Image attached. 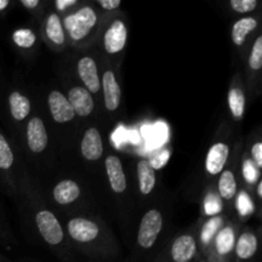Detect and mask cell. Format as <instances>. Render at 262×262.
Wrapping results in <instances>:
<instances>
[{
  "instance_id": "f1b7e54d",
  "label": "cell",
  "mask_w": 262,
  "mask_h": 262,
  "mask_svg": "<svg viewBox=\"0 0 262 262\" xmlns=\"http://www.w3.org/2000/svg\"><path fill=\"white\" fill-rule=\"evenodd\" d=\"M237 209L242 216H247V215L252 214L255 207H253V201L246 191H242L238 194L237 199Z\"/></svg>"
},
{
  "instance_id": "9a60e30c",
  "label": "cell",
  "mask_w": 262,
  "mask_h": 262,
  "mask_svg": "<svg viewBox=\"0 0 262 262\" xmlns=\"http://www.w3.org/2000/svg\"><path fill=\"white\" fill-rule=\"evenodd\" d=\"M81 194V188H79L78 183L71 179H66L61 181L54 187L53 196L54 200L58 202L59 205H69L72 202L76 201Z\"/></svg>"
},
{
  "instance_id": "1f68e13d",
  "label": "cell",
  "mask_w": 262,
  "mask_h": 262,
  "mask_svg": "<svg viewBox=\"0 0 262 262\" xmlns=\"http://www.w3.org/2000/svg\"><path fill=\"white\" fill-rule=\"evenodd\" d=\"M243 176L248 183H255L258 178L257 166L253 164L252 160H246L243 164Z\"/></svg>"
},
{
  "instance_id": "5bb4252c",
  "label": "cell",
  "mask_w": 262,
  "mask_h": 262,
  "mask_svg": "<svg viewBox=\"0 0 262 262\" xmlns=\"http://www.w3.org/2000/svg\"><path fill=\"white\" fill-rule=\"evenodd\" d=\"M102 91H104L105 107L109 112H115L120 104V87L115 74L112 71H106L102 76Z\"/></svg>"
},
{
  "instance_id": "7c38bea8",
  "label": "cell",
  "mask_w": 262,
  "mask_h": 262,
  "mask_svg": "<svg viewBox=\"0 0 262 262\" xmlns=\"http://www.w3.org/2000/svg\"><path fill=\"white\" fill-rule=\"evenodd\" d=\"M229 146L224 142H217L210 147L206 156V170L211 176H216L224 170V166L229 158Z\"/></svg>"
},
{
  "instance_id": "7402d4cb",
  "label": "cell",
  "mask_w": 262,
  "mask_h": 262,
  "mask_svg": "<svg viewBox=\"0 0 262 262\" xmlns=\"http://www.w3.org/2000/svg\"><path fill=\"white\" fill-rule=\"evenodd\" d=\"M46 35L55 45H63L64 40H66L61 20L55 13L49 15L48 19H46Z\"/></svg>"
},
{
  "instance_id": "484cf974",
  "label": "cell",
  "mask_w": 262,
  "mask_h": 262,
  "mask_svg": "<svg viewBox=\"0 0 262 262\" xmlns=\"http://www.w3.org/2000/svg\"><path fill=\"white\" fill-rule=\"evenodd\" d=\"M13 41L15 45L23 49H30L35 45L36 36L31 30H26V28H20L13 32Z\"/></svg>"
},
{
  "instance_id": "74e56055",
  "label": "cell",
  "mask_w": 262,
  "mask_h": 262,
  "mask_svg": "<svg viewBox=\"0 0 262 262\" xmlns=\"http://www.w3.org/2000/svg\"><path fill=\"white\" fill-rule=\"evenodd\" d=\"M257 196L260 197V199L262 197V182H260L257 186Z\"/></svg>"
},
{
  "instance_id": "ba28073f",
  "label": "cell",
  "mask_w": 262,
  "mask_h": 262,
  "mask_svg": "<svg viewBox=\"0 0 262 262\" xmlns=\"http://www.w3.org/2000/svg\"><path fill=\"white\" fill-rule=\"evenodd\" d=\"M77 71H78L82 82L86 86L84 89L90 94H96V92H99L101 83H100L99 73H97L96 61L91 56H83V58L79 59L78 64H77Z\"/></svg>"
},
{
  "instance_id": "6da1fadb",
  "label": "cell",
  "mask_w": 262,
  "mask_h": 262,
  "mask_svg": "<svg viewBox=\"0 0 262 262\" xmlns=\"http://www.w3.org/2000/svg\"><path fill=\"white\" fill-rule=\"evenodd\" d=\"M97 22L96 12L91 7H83L78 12L68 15L64 19V27L72 40L79 41L86 37Z\"/></svg>"
},
{
  "instance_id": "52a82bcc",
  "label": "cell",
  "mask_w": 262,
  "mask_h": 262,
  "mask_svg": "<svg viewBox=\"0 0 262 262\" xmlns=\"http://www.w3.org/2000/svg\"><path fill=\"white\" fill-rule=\"evenodd\" d=\"M68 101L73 109L74 114L78 115V117H89L94 112V99L84 87L76 86L69 90Z\"/></svg>"
},
{
  "instance_id": "4dcf8cb0",
  "label": "cell",
  "mask_w": 262,
  "mask_h": 262,
  "mask_svg": "<svg viewBox=\"0 0 262 262\" xmlns=\"http://www.w3.org/2000/svg\"><path fill=\"white\" fill-rule=\"evenodd\" d=\"M257 0H232L230 7L237 13H248L252 12L257 8Z\"/></svg>"
},
{
  "instance_id": "3957f363",
  "label": "cell",
  "mask_w": 262,
  "mask_h": 262,
  "mask_svg": "<svg viewBox=\"0 0 262 262\" xmlns=\"http://www.w3.org/2000/svg\"><path fill=\"white\" fill-rule=\"evenodd\" d=\"M36 224L38 232L42 235L46 243L51 246H58L64 238L63 229L55 215L49 210H41L36 214Z\"/></svg>"
},
{
  "instance_id": "4316f807",
  "label": "cell",
  "mask_w": 262,
  "mask_h": 262,
  "mask_svg": "<svg viewBox=\"0 0 262 262\" xmlns=\"http://www.w3.org/2000/svg\"><path fill=\"white\" fill-rule=\"evenodd\" d=\"M204 210L205 214H206L207 216H217V214H220L223 210V204L219 194L214 193V192H210V193L205 197Z\"/></svg>"
},
{
  "instance_id": "d6986e66",
  "label": "cell",
  "mask_w": 262,
  "mask_h": 262,
  "mask_svg": "<svg viewBox=\"0 0 262 262\" xmlns=\"http://www.w3.org/2000/svg\"><path fill=\"white\" fill-rule=\"evenodd\" d=\"M235 233L232 227H224L217 232L215 238V248L220 256H225L234 250Z\"/></svg>"
},
{
  "instance_id": "e0dca14e",
  "label": "cell",
  "mask_w": 262,
  "mask_h": 262,
  "mask_svg": "<svg viewBox=\"0 0 262 262\" xmlns=\"http://www.w3.org/2000/svg\"><path fill=\"white\" fill-rule=\"evenodd\" d=\"M9 110L12 117L15 120L20 122V120L26 119L28 117L31 112V102L25 95H22L20 92L14 91L9 95Z\"/></svg>"
},
{
  "instance_id": "30bf717a",
  "label": "cell",
  "mask_w": 262,
  "mask_h": 262,
  "mask_svg": "<svg viewBox=\"0 0 262 262\" xmlns=\"http://www.w3.org/2000/svg\"><path fill=\"white\" fill-rule=\"evenodd\" d=\"M27 143L32 152L40 154L48 146V132L40 118L35 117L27 124Z\"/></svg>"
},
{
  "instance_id": "8fae6325",
  "label": "cell",
  "mask_w": 262,
  "mask_h": 262,
  "mask_svg": "<svg viewBox=\"0 0 262 262\" xmlns=\"http://www.w3.org/2000/svg\"><path fill=\"white\" fill-rule=\"evenodd\" d=\"M105 169L113 191L115 193H123L127 189V179L120 159L115 155L107 156L105 160Z\"/></svg>"
},
{
  "instance_id": "8992f818",
  "label": "cell",
  "mask_w": 262,
  "mask_h": 262,
  "mask_svg": "<svg viewBox=\"0 0 262 262\" xmlns=\"http://www.w3.org/2000/svg\"><path fill=\"white\" fill-rule=\"evenodd\" d=\"M48 102L51 117L56 123H68L76 117L68 99L60 91L50 92Z\"/></svg>"
},
{
  "instance_id": "9c48e42d",
  "label": "cell",
  "mask_w": 262,
  "mask_h": 262,
  "mask_svg": "<svg viewBox=\"0 0 262 262\" xmlns=\"http://www.w3.org/2000/svg\"><path fill=\"white\" fill-rule=\"evenodd\" d=\"M81 152L82 156L90 161H96L101 158L104 154V145L99 129L92 127L84 132L81 142Z\"/></svg>"
},
{
  "instance_id": "7a4b0ae2",
  "label": "cell",
  "mask_w": 262,
  "mask_h": 262,
  "mask_svg": "<svg viewBox=\"0 0 262 262\" xmlns=\"http://www.w3.org/2000/svg\"><path fill=\"white\" fill-rule=\"evenodd\" d=\"M163 229V215L159 210L154 209L146 212L141 220L138 229L137 242L145 250L152 247Z\"/></svg>"
},
{
  "instance_id": "5b68a950",
  "label": "cell",
  "mask_w": 262,
  "mask_h": 262,
  "mask_svg": "<svg viewBox=\"0 0 262 262\" xmlns=\"http://www.w3.org/2000/svg\"><path fill=\"white\" fill-rule=\"evenodd\" d=\"M68 233L77 242L89 243L99 237L100 229L91 220L74 217L68 223Z\"/></svg>"
},
{
  "instance_id": "277c9868",
  "label": "cell",
  "mask_w": 262,
  "mask_h": 262,
  "mask_svg": "<svg viewBox=\"0 0 262 262\" xmlns=\"http://www.w3.org/2000/svg\"><path fill=\"white\" fill-rule=\"evenodd\" d=\"M127 26L123 20L117 19L112 23L104 35L105 50L109 54H118L124 49L127 43Z\"/></svg>"
},
{
  "instance_id": "2e32d148",
  "label": "cell",
  "mask_w": 262,
  "mask_h": 262,
  "mask_svg": "<svg viewBox=\"0 0 262 262\" xmlns=\"http://www.w3.org/2000/svg\"><path fill=\"white\" fill-rule=\"evenodd\" d=\"M138 183H140V191L142 194H150L155 188L156 176L155 170L150 166L147 160H141L137 164Z\"/></svg>"
},
{
  "instance_id": "e575fe53",
  "label": "cell",
  "mask_w": 262,
  "mask_h": 262,
  "mask_svg": "<svg viewBox=\"0 0 262 262\" xmlns=\"http://www.w3.org/2000/svg\"><path fill=\"white\" fill-rule=\"evenodd\" d=\"M76 0H56L55 5L59 10H64L67 7H72L76 4Z\"/></svg>"
},
{
  "instance_id": "d6a6232c",
  "label": "cell",
  "mask_w": 262,
  "mask_h": 262,
  "mask_svg": "<svg viewBox=\"0 0 262 262\" xmlns=\"http://www.w3.org/2000/svg\"><path fill=\"white\" fill-rule=\"evenodd\" d=\"M252 159H253V164H255L257 168H261L262 166V143L261 142H257L253 145Z\"/></svg>"
},
{
  "instance_id": "cb8c5ba5",
  "label": "cell",
  "mask_w": 262,
  "mask_h": 262,
  "mask_svg": "<svg viewBox=\"0 0 262 262\" xmlns=\"http://www.w3.org/2000/svg\"><path fill=\"white\" fill-rule=\"evenodd\" d=\"M13 164H14V154L7 138L0 133V170H9Z\"/></svg>"
},
{
  "instance_id": "8d00e7d4",
  "label": "cell",
  "mask_w": 262,
  "mask_h": 262,
  "mask_svg": "<svg viewBox=\"0 0 262 262\" xmlns=\"http://www.w3.org/2000/svg\"><path fill=\"white\" fill-rule=\"evenodd\" d=\"M8 5H9V0H0V12L7 9Z\"/></svg>"
},
{
  "instance_id": "ac0fdd59",
  "label": "cell",
  "mask_w": 262,
  "mask_h": 262,
  "mask_svg": "<svg viewBox=\"0 0 262 262\" xmlns=\"http://www.w3.org/2000/svg\"><path fill=\"white\" fill-rule=\"evenodd\" d=\"M257 238L252 233H243L235 242V255L241 260H250L257 251Z\"/></svg>"
},
{
  "instance_id": "83f0119b",
  "label": "cell",
  "mask_w": 262,
  "mask_h": 262,
  "mask_svg": "<svg viewBox=\"0 0 262 262\" xmlns=\"http://www.w3.org/2000/svg\"><path fill=\"white\" fill-rule=\"evenodd\" d=\"M248 64L253 71H258L262 68V36H258L253 43Z\"/></svg>"
},
{
  "instance_id": "d590c367",
  "label": "cell",
  "mask_w": 262,
  "mask_h": 262,
  "mask_svg": "<svg viewBox=\"0 0 262 262\" xmlns=\"http://www.w3.org/2000/svg\"><path fill=\"white\" fill-rule=\"evenodd\" d=\"M20 4H22L23 7L33 9V8H36L40 4V2H38V0H20Z\"/></svg>"
},
{
  "instance_id": "ffe728a7",
  "label": "cell",
  "mask_w": 262,
  "mask_h": 262,
  "mask_svg": "<svg viewBox=\"0 0 262 262\" xmlns=\"http://www.w3.org/2000/svg\"><path fill=\"white\" fill-rule=\"evenodd\" d=\"M257 27V20L255 18H242V19L237 20L233 26L232 30V40L237 46H242L243 42L246 41V37L251 31H253Z\"/></svg>"
},
{
  "instance_id": "4fadbf2b",
  "label": "cell",
  "mask_w": 262,
  "mask_h": 262,
  "mask_svg": "<svg viewBox=\"0 0 262 262\" xmlns=\"http://www.w3.org/2000/svg\"><path fill=\"white\" fill-rule=\"evenodd\" d=\"M197 251L196 241L192 235H181L171 246L170 256L174 262H189L194 257Z\"/></svg>"
},
{
  "instance_id": "603a6c76",
  "label": "cell",
  "mask_w": 262,
  "mask_h": 262,
  "mask_svg": "<svg viewBox=\"0 0 262 262\" xmlns=\"http://www.w3.org/2000/svg\"><path fill=\"white\" fill-rule=\"evenodd\" d=\"M228 102H229V109L234 118H242L246 109V97L242 90L232 89L228 94Z\"/></svg>"
},
{
  "instance_id": "836d02e7",
  "label": "cell",
  "mask_w": 262,
  "mask_h": 262,
  "mask_svg": "<svg viewBox=\"0 0 262 262\" xmlns=\"http://www.w3.org/2000/svg\"><path fill=\"white\" fill-rule=\"evenodd\" d=\"M97 4L105 10H113L120 5V0H99Z\"/></svg>"
},
{
  "instance_id": "44dd1931",
  "label": "cell",
  "mask_w": 262,
  "mask_h": 262,
  "mask_svg": "<svg viewBox=\"0 0 262 262\" xmlns=\"http://www.w3.org/2000/svg\"><path fill=\"white\" fill-rule=\"evenodd\" d=\"M219 196L224 200H232L237 193V181L234 173L230 170H223L219 178Z\"/></svg>"
},
{
  "instance_id": "d4e9b609",
  "label": "cell",
  "mask_w": 262,
  "mask_h": 262,
  "mask_svg": "<svg viewBox=\"0 0 262 262\" xmlns=\"http://www.w3.org/2000/svg\"><path fill=\"white\" fill-rule=\"evenodd\" d=\"M223 225V219L220 216H212L210 217L206 222V224L204 225L201 230V241L205 245H209L211 242L212 238L217 234L220 229H222Z\"/></svg>"
},
{
  "instance_id": "f546056e",
  "label": "cell",
  "mask_w": 262,
  "mask_h": 262,
  "mask_svg": "<svg viewBox=\"0 0 262 262\" xmlns=\"http://www.w3.org/2000/svg\"><path fill=\"white\" fill-rule=\"evenodd\" d=\"M170 156H171L170 150H168V148H163V150H160L159 152H156L155 155L151 156L150 160L147 161L154 170H159V169H163L164 166L168 164Z\"/></svg>"
}]
</instances>
